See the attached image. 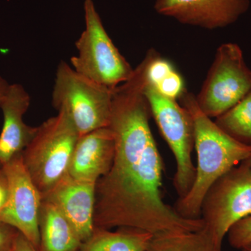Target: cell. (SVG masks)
Wrapping results in <instances>:
<instances>
[{"mask_svg": "<svg viewBox=\"0 0 251 251\" xmlns=\"http://www.w3.org/2000/svg\"><path fill=\"white\" fill-rule=\"evenodd\" d=\"M251 216V171L246 161L223 175L207 191L201 206L202 230L219 250L229 229Z\"/></svg>", "mask_w": 251, "mask_h": 251, "instance_id": "8992f818", "label": "cell"}, {"mask_svg": "<svg viewBox=\"0 0 251 251\" xmlns=\"http://www.w3.org/2000/svg\"><path fill=\"white\" fill-rule=\"evenodd\" d=\"M9 184L4 168H0V217L3 214L9 200Z\"/></svg>", "mask_w": 251, "mask_h": 251, "instance_id": "44dd1931", "label": "cell"}, {"mask_svg": "<svg viewBox=\"0 0 251 251\" xmlns=\"http://www.w3.org/2000/svg\"><path fill=\"white\" fill-rule=\"evenodd\" d=\"M85 29L75 42L77 54L71 66L79 74L113 90L129 80L131 67L104 27L93 0L84 1Z\"/></svg>", "mask_w": 251, "mask_h": 251, "instance_id": "5b68a950", "label": "cell"}, {"mask_svg": "<svg viewBox=\"0 0 251 251\" xmlns=\"http://www.w3.org/2000/svg\"><path fill=\"white\" fill-rule=\"evenodd\" d=\"M241 251H251V244L244 247V249H241Z\"/></svg>", "mask_w": 251, "mask_h": 251, "instance_id": "d4e9b609", "label": "cell"}, {"mask_svg": "<svg viewBox=\"0 0 251 251\" xmlns=\"http://www.w3.org/2000/svg\"><path fill=\"white\" fill-rule=\"evenodd\" d=\"M80 134L64 112L38 126L35 136L23 151V163L43 197L69 173Z\"/></svg>", "mask_w": 251, "mask_h": 251, "instance_id": "3957f363", "label": "cell"}, {"mask_svg": "<svg viewBox=\"0 0 251 251\" xmlns=\"http://www.w3.org/2000/svg\"><path fill=\"white\" fill-rule=\"evenodd\" d=\"M153 87L162 95L176 100L179 99L186 91L184 80L175 69L158 85Z\"/></svg>", "mask_w": 251, "mask_h": 251, "instance_id": "d6986e66", "label": "cell"}, {"mask_svg": "<svg viewBox=\"0 0 251 251\" xmlns=\"http://www.w3.org/2000/svg\"><path fill=\"white\" fill-rule=\"evenodd\" d=\"M249 5V0H156L154 9L184 24L213 29L235 23Z\"/></svg>", "mask_w": 251, "mask_h": 251, "instance_id": "30bf717a", "label": "cell"}, {"mask_svg": "<svg viewBox=\"0 0 251 251\" xmlns=\"http://www.w3.org/2000/svg\"><path fill=\"white\" fill-rule=\"evenodd\" d=\"M144 94L150 105L151 115L176 161L173 186L178 197L186 196L196 177L192 152L195 147L194 125L191 114L182 105L157 91L146 80Z\"/></svg>", "mask_w": 251, "mask_h": 251, "instance_id": "52a82bcc", "label": "cell"}, {"mask_svg": "<svg viewBox=\"0 0 251 251\" xmlns=\"http://www.w3.org/2000/svg\"><path fill=\"white\" fill-rule=\"evenodd\" d=\"M1 166H1V164H0V168H1Z\"/></svg>", "mask_w": 251, "mask_h": 251, "instance_id": "484cf974", "label": "cell"}, {"mask_svg": "<svg viewBox=\"0 0 251 251\" xmlns=\"http://www.w3.org/2000/svg\"><path fill=\"white\" fill-rule=\"evenodd\" d=\"M115 143L110 127L80 136L74 148L68 175L75 179L97 183L110 170Z\"/></svg>", "mask_w": 251, "mask_h": 251, "instance_id": "4fadbf2b", "label": "cell"}, {"mask_svg": "<svg viewBox=\"0 0 251 251\" xmlns=\"http://www.w3.org/2000/svg\"><path fill=\"white\" fill-rule=\"evenodd\" d=\"M227 239L231 247L237 249H242L251 244V216L241 220L227 234Z\"/></svg>", "mask_w": 251, "mask_h": 251, "instance_id": "ac0fdd59", "label": "cell"}, {"mask_svg": "<svg viewBox=\"0 0 251 251\" xmlns=\"http://www.w3.org/2000/svg\"><path fill=\"white\" fill-rule=\"evenodd\" d=\"M251 92V71L241 48L227 43L220 46L201 92L198 107L210 118H217Z\"/></svg>", "mask_w": 251, "mask_h": 251, "instance_id": "ba28073f", "label": "cell"}, {"mask_svg": "<svg viewBox=\"0 0 251 251\" xmlns=\"http://www.w3.org/2000/svg\"><path fill=\"white\" fill-rule=\"evenodd\" d=\"M191 114L194 125L197 166L194 182L186 196L179 198L175 209L187 219H200L203 199L221 176L251 155V145L234 139L218 126L198 107L196 96L185 91L179 98Z\"/></svg>", "mask_w": 251, "mask_h": 251, "instance_id": "7a4b0ae2", "label": "cell"}, {"mask_svg": "<svg viewBox=\"0 0 251 251\" xmlns=\"http://www.w3.org/2000/svg\"><path fill=\"white\" fill-rule=\"evenodd\" d=\"M19 233L12 226L0 221V251H13Z\"/></svg>", "mask_w": 251, "mask_h": 251, "instance_id": "ffe728a7", "label": "cell"}, {"mask_svg": "<svg viewBox=\"0 0 251 251\" xmlns=\"http://www.w3.org/2000/svg\"><path fill=\"white\" fill-rule=\"evenodd\" d=\"M112 90L79 74L64 61L57 66L52 102L57 111L67 114L80 136L108 126Z\"/></svg>", "mask_w": 251, "mask_h": 251, "instance_id": "277c9868", "label": "cell"}, {"mask_svg": "<svg viewBox=\"0 0 251 251\" xmlns=\"http://www.w3.org/2000/svg\"><path fill=\"white\" fill-rule=\"evenodd\" d=\"M215 123L239 143L251 145V92L234 107L216 118Z\"/></svg>", "mask_w": 251, "mask_h": 251, "instance_id": "e0dca14e", "label": "cell"}, {"mask_svg": "<svg viewBox=\"0 0 251 251\" xmlns=\"http://www.w3.org/2000/svg\"><path fill=\"white\" fill-rule=\"evenodd\" d=\"M97 183L74 179L67 175L48 194L75 229L82 242L93 233Z\"/></svg>", "mask_w": 251, "mask_h": 251, "instance_id": "7c38bea8", "label": "cell"}, {"mask_svg": "<svg viewBox=\"0 0 251 251\" xmlns=\"http://www.w3.org/2000/svg\"><path fill=\"white\" fill-rule=\"evenodd\" d=\"M10 84L7 82L4 77L0 75V103L2 100L3 97L7 92Z\"/></svg>", "mask_w": 251, "mask_h": 251, "instance_id": "603a6c76", "label": "cell"}, {"mask_svg": "<svg viewBox=\"0 0 251 251\" xmlns=\"http://www.w3.org/2000/svg\"><path fill=\"white\" fill-rule=\"evenodd\" d=\"M39 251H80L82 240L58 206L43 198L39 214Z\"/></svg>", "mask_w": 251, "mask_h": 251, "instance_id": "5bb4252c", "label": "cell"}, {"mask_svg": "<svg viewBox=\"0 0 251 251\" xmlns=\"http://www.w3.org/2000/svg\"><path fill=\"white\" fill-rule=\"evenodd\" d=\"M152 234L140 229L119 227L117 230L95 227L80 251H148Z\"/></svg>", "mask_w": 251, "mask_h": 251, "instance_id": "9a60e30c", "label": "cell"}, {"mask_svg": "<svg viewBox=\"0 0 251 251\" xmlns=\"http://www.w3.org/2000/svg\"><path fill=\"white\" fill-rule=\"evenodd\" d=\"M146 72L142 61L129 80L112 90L108 126L115 138V156L96 186L94 225L140 229L153 237L201 230V218L183 217L162 197L163 163L149 123Z\"/></svg>", "mask_w": 251, "mask_h": 251, "instance_id": "6da1fadb", "label": "cell"}, {"mask_svg": "<svg viewBox=\"0 0 251 251\" xmlns=\"http://www.w3.org/2000/svg\"><path fill=\"white\" fill-rule=\"evenodd\" d=\"M9 184V200L0 221L12 226L39 250V214L43 196L18 155L2 166Z\"/></svg>", "mask_w": 251, "mask_h": 251, "instance_id": "9c48e42d", "label": "cell"}, {"mask_svg": "<svg viewBox=\"0 0 251 251\" xmlns=\"http://www.w3.org/2000/svg\"><path fill=\"white\" fill-rule=\"evenodd\" d=\"M29 94L21 84H10L1 103L3 125L0 133L1 166L22 154L37 132L38 126L26 125L23 117L30 105Z\"/></svg>", "mask_w": 251, "mask_h": 251, "instance_id": "8fae6325", "label": "cell"}, {"mask_svg": "<svg viewBox=\"0 0 251 251\" xmlns=\"http://www.w3.org/2000/svg\"><path fill=\"white\" fill-rule=\"evenodd\" d=\"M246 162H247L248 166H249V168H250L251 171V155L249 157L248 159L246 160Z\"/></svg>", "mask_w": 251, "mask_h": 251, "instance_id": "cb8c5ba5", "label": "cell"}, {"mask_svg": "<svg viewBox=\"0 0 251 251\" xmlns=\"http://www.w3.org/2000/svg\"><path fill=\"white\" fill-rule=\"evenodd\" d=\"M13 251H39L29 240L23 235L18 234Z\"/></svg>", "mask_w": 251, "mask_h": 251, "instance_id": "7402d4cb", "label": "cell"}, {"mask_svg": "<svg viewBox=\"0 0 251 251\" xmlns=\"http://www.w3.org/2000/svg\"><path fill=\"white\" fill-rule=\"evenodd\" d=\"M148 251H221L202 229L153 237Z\"/></svg>", "mask_w": 251, "mask_h": 251, "instance_id": "2e32d148", "label": "cell"}]
</instances>
